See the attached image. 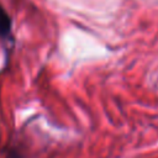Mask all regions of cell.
Returning <instances> with one entry per match:
<instances>
[{
    "label": "cell",
    "instance_id": "1",
    "mask_svg": "<svg viewBox=\"0 0 158 158\" xmlns=\"http://www.w3.org/2000/svg\"><path fill=\"white\" fill-rule=\"evenodd\" d=\"M11 17L6 12V10L0 5V38L10 40L11 38Z\"/></svg>",
    "mask_w": 158,
    "mask_h": 158
}]
</instances>
